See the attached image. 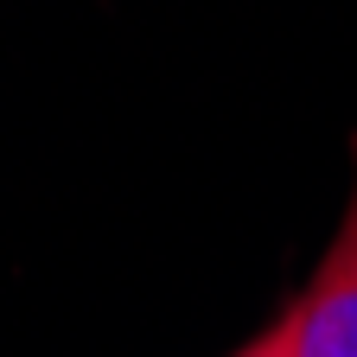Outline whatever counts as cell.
<instances>
[{
    "mask_svg": "<svg viewBox=\"0 0 357 357\" xmlns=\"http://www.w3.org/2000/svg\"><path fill=\"white\" fill-rule=\"evenodd\" d=\"M281 338L287 357H357V185L306 294L281 312Z\"/></svg>",
    "mask_w": 357,
    "mask_h": 357,
    "instance_id": "6da1fadb",
    "label": "cell"
},
{
    "mask_svg": "<svg viewBox=\"0 0 357 357\" xmlns=\"http://www.w3.org/2000/svg\"><path fill=\"white\" fill-rule=\"evenodd\" d=\"M236 357H287V338H281V319L268 326V332H255V338H249V344H243Z\"/></svg>",
    "mask_w": 357,
    "mask_h": 357,
    "instance_id": "7a4b0ae2",
    "label": "cell"
}]
</instances>
